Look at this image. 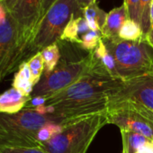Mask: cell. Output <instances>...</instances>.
Instances as JSON below:
<instances>
[{
  "label": "cell",
  "instance_id": "21",
  "mask_svg": "<svg viewBox=\"0 0 153 153\" xmlns=\"http://www.w3.org/2000/svg\"><path fill=\"white\" fill-rule=\"evenodd\" d=\"M152 0H140V27L143 31L144 36L150 30L149 10Z\"/></svg>",
  "mask_w": 153,
  "mask_h": 153
},
{
  "label": "cell",
  "instance_id": "18",
  "mask_svg": "<svg viewBox=\"0 0 153 153\" xmlns=\"http://www.w3.org/2000/svg\"><path fill=\"white\" fill-rule=\"evenodd\" d=\"M32 75V81L35 87L37 83L41 80L42 76L44 73V62L41 52H37L32 56L26 61Z\"/></svg>",
  "mask_w": 153,
  "mask_h": 153
},
{
  "label": "cell",
  "instance_id": "25",
  "mask_svg": "<svg viewBox=\"0 0 153 153\" xmlns=\"http://www.w3.org/2000/svg\"><path fill=\"white\" fill-rule=\"evenodd\" d=\"M56 0H43V4L42 7V13H41V20L42 19V17L44 16V15L46 14L48 9L53 5V3Z\"/></svg>",
  "mask_w": 153,
  "mask_h": 153
},
{
  "label": "cell",
  "instance_id": "10",
  "mask_svg": "<svg viewBox=\"0 0 153 153\" xmlns=\"http://www.w3.org/2000/svg\"><path fill=\"white\" fill-rule=\"evenodd\" d=\"M32 99V97H25L14 88L0 94V114H14L24 110Z\"/></svg>",
  "mask_w": 153,
  "mask_h": 153
},
{
  "label": "cell",
  "instance_id": "11",
  "mask_svg": "<svg viewBox=\"0 0 153 153\" xmlns=\"http://www.w3.org/2000/svg\"><path fill=\"white\" fill-rule=\"evenodd\" d=\"M128 13L124 3L118 7L112 9L106 16L105 23L101 29L103 39L118 38L119 32L123 23L128 19Z\"/></svg>",
  "mask_w": 153,
  "mask_h": 153
},
{
  "label": "cell",
  "instance_id": "9",
  "mask_svg": "<svg viewBox=\"0 0 153 153\" xmlns=\"http://www.w3.org/2000/svg\"><path fill=\"white\" fill-rule=\"evenodd\" d=\"M43 0H17L10 11L15 20L27 32L35 35L41 21Z\"/></svg>",
  "mask_w": 153,
  "mask_h": 153
},
{
  "label": "cell",
  "instance_id": "23",
  "mask_svg": "<svg viewBox=\"0 0 153 153\" xmlns=\"http://www.w3.org/2000/svg\"><path fill=\"white\" fill-rule=\"evenodd\" d=\"M0 153H48L41 147L33 148H4L0 149Z\"/></svg>",
  "mask_w": 153,
  "mask_h": 153
},
{
  "label": "cell",
  "instance_id": "4",
  "mask_svg": "<svg viewBox=\"0 0 153 153\" xmlns=\"http://www.w3.org/2000/svg\"><path fill=\"white\" fill-rule=\"evenodd\" d=\"M102 40L114 57L118 78L123 81L153 72V49L145 40L130 42L119 37Z\"/></svg>",
  "mask_w": 153,
  "mask_h": 153
},
{
  "label": "cell",
  "instance_id": "13",
  "mask_svg": "<svg viewBox=\"0 0 153 153\" xmlns=\"http://www.w3.org/2000/svg\"><path fill=\"white\" fill-rule=\"evenodd\" d=\"M82 11L89 29L91 31L100 32L105 23L107 14L98 7L97 0L84 7Z\"/></svg>",
  "mask_w": 153,
  "mask_h": 153
},
{
  "label": "cell",
  "instance_id": "20",
  "mask_svg": "<svg viewBox=\"0 0 153 153\" xmlns=\"http://www.w3.org/2000/svg\"><path fill=\"white\" fill-rule=\"evenodd\" d=\"M101 38H102L101 32L90 30L89 32H88L87 33L81 36L79 45L84 50L92 51L97 48Z\"/></svg>",
  "mask_w": 153,
  "mask_h": 153
},
{
  "label": "cell",
  "instance_id": "6",
  "mask_svg": "<svg viewBox=\"0 0 153 153\" xmlns=\"http://www.w3.org/2000/svg\"><path fill=\"white\" fill-rule=\"evenodd\" d=\"M90 72H92V67L89 54L79 60L59 64L52 72L42 75L41 80L35 85L31 97H51Z\"/></svg>",
  "mask_w": 153,
  "mask_h": 153
},
{
  "label": "cell",
  "instance_id": "14",
  "mask_svg": "<svg viewBox=\"0 0 153 153\" xmlns=\"http://www.w3.org/2000/svg\"><path fill=\"white\" fill-rule=\"evenodd\" d=\"M123 152L122 153H137L138 149L144 144L152 141L145 136L134 131L121 130Z\"/></svg>",
  "mask_w": 153,
  "mask_h": 153
},
{
  "label": "cell",
  "instance_id": "16",
  "mask_svg": "<svg viewBox=\"0 0 153 153\" xmlns=\"http://www.w3.org/2000/svg\"><path fill=\"white\" fill-rule=\"evenodd\" d=\"M118 37L124 41L140 42L144 40V33L137 22L128 18L121 27Z\"/></svg>",
  "mask_w": 153,
  "mask_h": 153
},
{
  "label": "cell",
  "instance_id": "28",
  "mask_svg": "<svg viewBox=\"0 0 153 153\" xmlns=\"http://www.w3.org/2000/svg\"><path fill=\"white\" fill-rule=\"evenodd\" d=\"M3 1H4V2H5V4L7 5V7L8 10H9V11H11V10H12V8L14 7V6L16 5V3L17 0H3Z\"/></svg>",
  "mask_w": 153,
  "mask_h": 153
},
{
  "label": "cell",
  "instance_id": "22",
  "mask_svg": "<svg viewBox=\"0 0 153 153\" xmlns=\"http://www.w3.org/2000/svg\"><path fill=\"white\" fill-rule=\"evenodd\" d=\"M124 5L127 9L128 17L140 25V0H124Z\"/></svg>",
  "mask_w": 153,
  "mask_h": 153
},
{
  "label": "cell",
  "instance_id": "2",
  "mask_svg": "<svg viewBox=\"0 0 153 153\" xmlns=\"http://www.w3.org/2000/svg\"><path fill=\"white\" fill-rule=\"evenodd\" d=\"M107 124L106 111L69 122L61 132L41 145L48 153H87L98 131Z\"/></svg>",
  "mask_w": 153,
  "mask_h": 153
},
{
  "label": "cell",
  "instance_id": "8",
  "mask_svg": "<svg viewBox=\"0 0 153 153\" xmlns=\"http://www.w3.org/2000/svg\"><path fill=\"white\" fill-rule=\"evenodd\" d=\"M128 100L139 104L153 114V72L124 80L110 101Z\"/></svg>",
  "mask_w": 153,
  "mask_h": 153
},
{
  "label": "cell",
  "instance_id": "3",
  "mask_svg": "<svg viewBox=\"0 0 153 153\" xmlns=\"http://www.w3.org/2000/svg\"><path fill=\"white\" fill-rule=\"evenodd\" d=\"M33 35L24 29L9 13L0 25V83L32 56Z\"/></svg>",
  "mask_w": 153,
  "mask_h": 153
},
{
  "label": "cell",
  "instance_id": "29",
  "mask_svg": "<svg viewBox=\"0 0 153 153\" xmlns=\"http://www.w3.org/2000/svg\"><path fill=\"white\" fill-rule=\"evenodd\" d=\"M149 21H150V29H153V0L151 1L150 10H149Z\"/></svg>",
  "mask_w": 153,
  "mask_h": 153
},
{
  "label": "cell",
  "instance_id": "7",
  "mask_svg": "<svg viewBox=\"0 0 153 153\" xmlns=\"http://www.w3.org/2000/svg\"><path fill=\"white\" fill-rule=\"evenodd\" d=\"M107 123L121 130L137 132L153 141V114L142 105L128 100L110 101L106 110Z\"/></svg>",
  "mask_w": 153,
  "mask_h": 153
},
{
  "label": "cell",
  "instance_id": "24",
  "mask_svg": "<svg viewBox=\"0 0 153 153\" xmlns=\"http://www.w3.org/2000/svg\"><path fill=\"white\" fill-rule=\"evenodd\" d=\"M137 153H153V141H149L142 145L138 149Z\"/></svg>",
  "mask_w": 153,
  "mask_h": 153
},
{
  "label": "cell",
  "instance_id": "27",
  "mask_svg": "<svg viewBox=\"0 0 153 153\" xmlns=\"http://www.w3.org/2000/svg\"><path fill=\"white\" fill-rule=\"evenodd\" d=\"M95 0H78V6L79 9H83L84 7H86L87 6H88L89 4H91L92 2H94Z\"/></svg>",
  "mask_w": 153,
  "mask_h": 153
},
{
  "label": "cell",
  "instance_id": "1",
  "mask_svg": "<svg viewBox=\"0 0 153 153\" xmlns=\"http://www.w3.org/2000/svg\"><path fill=\"white\" fill-rule=\"evenodd\" d=\"M71 121L74 120L55 114L43 115L33 109H24L14 114H0V149L41 147L37 134L42 127L50 123H61L65 126Z\"/></svg>",
  "mask_w": 153,
  "mask_h": 153
},
{
  "label": "cell",
  "instance_id": "15",
  "mask_svg": "<svg viewBox=\"0 0 153 153\" xmlns=\"http://www.w3.org/2000/svg\"><path fill=\"white\" fill-rule=\"evenodd\" d=\"M93 55L100 61V63L105 68V69L109 72V74L114 76L115 79H119L117 71H116V67H115V62L114 59V57L112 54L109 52L107 47L105 46V42H103L102 38L97 46V48L91 51Z\"/></svg>",
  "mask_w": 153,
  "mask_h": 153
},
{
  "label": "cell",
  "instance_id": "19",
  "mask_svg": "<svg viewBox=\"0 0 153 153\" xmlns=\"http://www.w3.org/2000/svg\"><path fill=\"white\" fill-rule=\"evenodd\" d=\"M60 40L74 42L76 44L79 43L80 34H79V30L78 18L72 17V19L68 22V24L65 27L63 33L60 37Z\"/></svg>",
  "mask_w": 153,
  "mask_h": 153
},
{
  "label": "cell",
  "instance_id": "12",
  "mask_svg": "<svg viewBox=\"0 0 153 153\" xmlns=\"http://www.w3.org/2000/svg\"><path fill=\"white\" fill-rule=\"evenodd\" d=\"M12 88L21 92L25 97H31L34 88L32 81V75L26 61L23 62L15 73Z\"/></svg>",
  "mask_w": 153,
  "mask_h": 153
},
{
  "label": "cell",
  "instance_id": "5",
  "mask_svg": "<svg viewBox=\"0 0 153 153\" xmlns=\"http://www.w3.org/2000/svg\"><path fill=\"white\" fill-rule=\"evenodd\" d=\"M76 8H79L78 0H56L38 25L32 44L33 56L60 40Z\"/></svg>",
  "mask_w": 153,
  "mask_h": 153
},
{
  "label": "cell",
  "instance_id": "17",
  "mask_svg": "<svg viewBox=\"0 0 153 153\" xmlns=\"http://www.w3.org/2000/svg\"><path fill=\"white\" fill-rule=\"evenodd\" d=\"M40 52L42 56L44 62L43 74H49L52 72L59 65V61L60 59V51L58 44L53 43L51 45H49L42 49Z\"/></svg>",
  "mask_w": 153,
  "mask_h": 153
},
{
  "label": "cell",
  "instance_id": "26",
  "mask_svg": "<svg viewBox=\"0 0 153 153\" xmlns=\"http://www.w3.org/2000/svg\"><path fill=\"white\" fill-rule=\"evenodd\" d=\"M144 40L153 49V29H150L144 36Z\"/></svg>",
  "mask_w": 153,
  "mask_h": 153
}]
</instances>
